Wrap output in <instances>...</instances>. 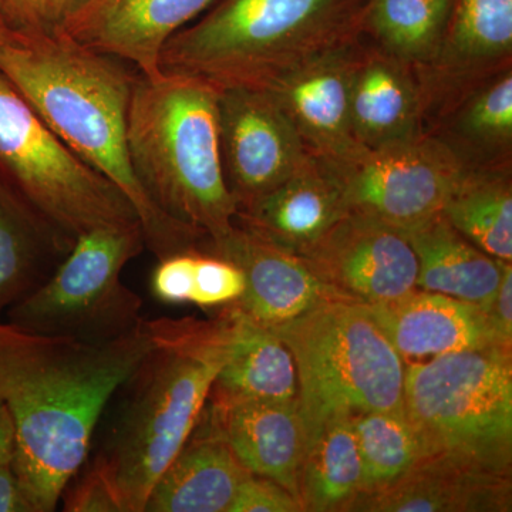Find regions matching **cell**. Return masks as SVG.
Returning a JSON list of instances; mask_svg holds the SVG:
<instances>
[{"label":"cell","instance_id":"f35d334b","mask_svg":"<svg viewBox=\"0 0 512 512\" xmlns=\"http://www.w3.org/2000/svg\"><path fill=\"white\" fill-rule=\"evenodd\" d=\"M18 33L13 32L12 29L9 28L8 23L5 22V19L0 15V46L9 45L13 40L16 39Z\"/></svg>","mask_w":512,"mask_h":512},{"label":"cell","instance_id":"7402d4cb","mask_svg":"<svg viewBox=\"0 0 512 512\" xmlns=\"http://www.w3.org/2000/svg\"><path fill=\"white\" fill-rule=\"evenodd\" d=\"M404 234L419 262L416 289L488 308L504 261L485 254L441 214Z\"/></svg>","mask_w":512,"mask_h":512},{"label":"cell","instance_id":"6da1fadb","mask_svg":"<svg viewBox=\"0 0 512 512\" xmlns=\"http://www.w3.org/2000/svg\"><path fill=\"white\" fill-rule=\"evenodd\" d=\"M151 345L141 325L92 345L0 320V400L15 426L13 467L32 512L59 507L64 487L89 460L107 406Z\"/></svg>","mask_w":512,"mask_h":512},{"label":"cell","instance_id":"8d00e7d4","mask_svg":"<svg viewBox=\"0 0 512 512\" xmlns=\"http://www.w3.org/2000/svg\"><path fill=\"white\" fill-rule=\"evenodd\" d=\"M0 512H32L13 467V458L0 464Z\"/></svg>","mask_w":512,"mask_h":512},{"label":"cell","instance_id":"603a6c76","mask_svg":"<svg viewBox=\"0 0 512 512\" xmlns=\"http://www.w3.org/2000/svg\"><path fill=\"white\" fill-rule=\"evenodd\" d=\"M416 90L399 64L384 57L357 60L350 92V120L357 143L375 150L416 134Z\"/></svg>","mask_w":512,"mask_h":512},{"label":"cell","instance_id":"d6a6232c","mask_svg":"<svg viewBox=\"0 0 512 512\" xmlns=\"http://www.w3.org/2000/svg\"><path fill=\"white\" fill-rule=\"evenodd\" d=\"M197 251V248L187 249L158 259L150 282L151 293L158 302L164 305L190 303Z\"/></svg>","mask_w":512,"mask_h":512},{"label":"cell","instance_id":"e575fe53","mask_svg":"<svg viewBox=\"0 0 512 512\" xmlns=\"http://www.w3.org/2000/svg\"><path fill=\"white\" fill-rule=\"evenodd\" d=\"M301 503L282 485L249 474L235 495L228 512H301Z\"/></svg>","mask_w":512,"mask_h":512},{"label":"cell","instance_id":"44dd1931","mask_svg":"<svg viewBox=\"0 0 512 512\" xmlns=\"http://www.w3.org/2000/svg\"><path fill=\"white\" fill-rule=\"evenodd\" d=\"M220 316L225 322V359L208 402L296 399L295 360L284 340L229 306Z\"/></svg>","mask_w":512,"mask_h":512},{"label":"cell","instance_id":"7a4b0ae2","mask_svg":"<svg viewBox=\"0 0 512 512\" xmlns=\"http://www.w3.org/2000/svg\"><path fill=\"white\" fill-rule=\"evenodd\" d=\"M0 72L84 163L119 187L136 208L146 247L158 259L195 248L201 235L158 210L138 183L127 144L138 74L123 60L63 33L16 36L0 46Z\"/></svg>","mask_w":512,"mask_h":512},{"label":"cell","instance_id":"52a82bcc","mask_svg":"<svg viewBox=\"0 0 512 512\" xmlns=\"http://www.w3.org/2000/svg\"><path fill=\"white\" fill-rule=\"evenodd\" d=\"M404 414L421 457H453L511 473V348L487 346L406 362Z\"/></svg>","mask_w":512,"mask_h":512},{"label":"cell","instance_id":"1f68e13d","mask_svg":"<svg viewBox=\"0 0 512 512\" xmlns=\"http://www.w3.org/2000/svg\"><path fill=\"white\" fill-rule=\"evenodd\" d=\"M244 291L245 276L234 262L197 251L190 303L201 308L228 306L237 302Z\"/></svg>","mask_w":512,"mask_h":512},{"label":"cell","instance_id":"4dcf8cb0","mask_svg":"<svg viewBox=\"0 0 512 512\" xmlns=\"http://www.w3.org/2000/svg\"><path fill=\"white\" fill-rule=\"evenodd\" d=\"M87 0H0V15L13 32L57 35Z\"/></svg>","mask_w":512,"mask_h":512},{"label":"cell","instance_id":"484cf974","mask_svg":"<svg viewBox=\"0 0 512 512\" xmlns=\"http://www.w3.org/2000/svg\"><path fill=\"white\" fill-rule=\"evenodd\" d=\"M441 215L485 254L512 259V190L507 175L464 171Z\"/></svg>","mask_w":512,"mask_h":512},{"label":"cell","instance_id":"74e56055","mask_svg":"<svg viewBox=\"0 0 512 512\" xmlns=\"http://www.w3.org/2000/svg\"><path fill=\"white\" fill-rule=\"evenodd\" d=\"M15 453V426L6 404L0 400V464Z\"/></svg>","mask_w":512,"mask_h":512},{"label":"cell","instance_id":"f1b7e54d","mask_svg":"<svg viewBox=\"0 0 512 512\" xmlns=\"http://www.w3.org/2000/svg\"><path fill=\"white\" fill-rule=\"evenodd\" d=\"M447 52L458 63H480L510 55L512 0H453Z\"/></svg>","mask_w":512,"mask_h":512},{"label":"cell","instance_id":"ac0fdd59","mask_svg":"<svg viewBox=\"0 0 512 512\" xmlns=\"http://www.w3.org/2000/svg\"><path fill=\"white\" fill-rule=\"evenodd\" d=\"M338 177L311 156L284 183L237 214L238 225L302 256L346 214Z\"/></svg>","mask_w":512,"mask_h":512},{"label":"cell","instance_id":"d590c367","mask_svg":"<svg viewBox=\"0 0 512 512\" xmlns=\"http://www.w3.org/2000/svg\"><path fill=\"white\" fill-rule=\"evenodd\" d=\"M491 330L498 345L511 348L512 345V266L505 262L503 274L490 305L485 309Z\"/></svg>","mask_w":512,"mask_h":512},{"label":"cell","instance_id":"9a60e30c","mask_svg":"<svg viewBox=\"0 0 512 512\" xmlns=\"http://www.w3.org/2000/svg\"><path fill=\"white\" fill-rule=\"evenodd\" d=\"M217 0H87L59 33L158 77L165 43Z\"/></svg>","mask_w":512,"mask_h":512},{"label":"cell","instance_id":"83f0119b","mask_svg":"<svg viewBox=\"0 0 512 512\" xmlns=\"http://www.w3.org/2000/svg\"><path fill=\"white\" fill-rule=\"evenodd\" d=\"M453 0H369L365 22L403 59H421L439 45Z\"/></svg>","mask_w":512,"mask_h":512},{"label":"cell","instance_id":"9c48e42d","mask_svg":"<svg viewBox=\"0 0 512 512\" xmlns=\"http://www.w3.org/2000/svg\"><path fill=\"white\" fill-rule=\"evenodd\" d=\"M144 247L141 224L80 235L45 284L6 311V323L35 335L92 345L130 335L143 322V299L121 274Z\"/></svg>","mask_w":512,"mask_h":512},{"label":"cell","instance_id":"836d02e7","mask_svg":"<svg viewBox=\"0 0 512 512\" xmlns=\"http://www.w3.org/2000/svg\"><path fill=\"white\" fill-rule=\"evenodd\" d=\"M60 500L67 512H121L109 484L92 463L67 483Z\"/></svg>","mask_w":512,"mask_h":512},{"label":"cell","instance_id":"cb8c5ba5","mask_svg":"<svg viewBox=\"0 0 512 512\" xmlns=\"http://www.w3.org/2000/svg\"><path fill=\"white\" fill-rule=\"evenodd\" d=\"M73 244L0 188V320L45 284Z\"/></svg>","mask_w":512,"mask_h":512},{"label":"cell","instance_id":"30bf717a","mask_svg":"<svg viewBox=\"0 0 512 512\" xmlns=\"http://www.w3.org/2000/svg\"><path fill=\"white\" fill-rule=\"evenodd\" d=\"M328 165L338 177L346 210L403 232L441 214L466 171L446 144L419 136Z\"/></svg>","mask_w":512,"mask_h":512},{"label":"cell","instance_id":"277c9868","mask_svg":"<svg viewBox=\"0 0 512 512\" xmlns=\"http://www.w3.org/2000/svg\"><path fill=\"white\" fill-rule=\"evenodd\" d=\"M127 144L138 183L164 215L210 242L232 231L238 204L222 163L218 87L185 74L138 73Z\"/></svg>","mask_w":512,"mask_h":512},{"label":"cell","instance_id":"3957f363","mask_svg":"<svg viewBox=\"0 0 512 512\" xmlns=\"http://www.w3.org/2000/svg\"><path fill=\"white\" fill-rule=\"evenodd\" d=\"M151 349L120 387L92 464L121 512H144L154 484L197 426L225 359V322L143 319Z\"/></svg>","mask_w":512,"mask_h":512},{"label":"cell","instance_id":"5b68a950","mask_svg":"<svg viewBox=\"0 0 512 512\" xmlns=\"http://www.w3.org/2000/svg\"><path fill=\"white\" fill-rule=\"evenodd\" d=\"M369 0H217L175 33L161 73L185 74L218 89L259 87L303 57L348 42Z\"/></svg>","mask_w":512,"mask_h":512},{"label":"cell","instance_id":"4316f807","mask_svg":"<svg viewBox=\"0 0 512 512\" xmlns=\"http://www.w3.org/2000/svg\"><path fill=\"white\" fill-rule=\"evenodd\" d=\"M362 458L359 494L382 490L399 480L421 457L419 439L404 413L350 414Z\"/></svg>","mask_w":512,"mask_h":512},{"label":"cell","instance_id":"e0dca14e","mask_svg":"<svg viewBox=\"0 0 512 512\" xmlns=\"http://www.w3.org/2000/svg\"><path fill=\"white\" fill-rule=\"evenodd\" d=\"M208 403L212 424L249 473L275 481L299 501L306 433L298 397Z\"/></svg>","mask_w":512,"mask_h":512},{"label":"cell","instance_id":"ba28073f","mask_svg":"<svg viewBox=\"0 0 512 512\" xmlns=\"http://www.w3.org/2000/svg\"><path fill=\"white\" fill-rule=\"evenodd\" d=\"M0 188L73 242L93 229L140 224L124 192L77 157L2 72Z\"/></svg>","mask_w":512,"mask_h":512},{"label":"cell","instance_id":"8fae6325","mask_svg":"<svg viewBox=\"0 0 512 512\" xmlns=\"http://www.w3.org/2000/svg\"><path fill=\"white\" fill-rule=\"evenodd\" d=\"M220 127L225 178L238 212L313 156L282 107L259 87L220 89Z\"/></svg>","mask_w":512,"mask_h":512},{"label":"cell","instance_id":"ffe728a7","mask_svg":"<svg viewBox=\"0 0 512 512\" xmlns=\"http://www.w3.org/2000/svg\"><path fill=\"white\" fill-rule=\"evenodd\" d=\"M249 474L204 409L154 484L144 512H228Z\"/></svg>","mask_w":512,"mask_h":512},{"label":"cell","instance_id":"4fadbf2b","mask_svg":"<svg viewBox=\"0 0 512 512\" xmlns=\"http://www.w3.org/2000/svg\"><path fill=\"white\" fill-rule=\"evenodd\" d=\"M356 62L348 42L338 43L303 57L259 86L291 119L309 153L330 165L348 163L365 151L350 120Z\"/></svg>","mask_w":512,"mask_h":512},{"label":"cell","instance_id":"f546056e","mask_svg":"<svg viewBox=\"0 0 512 512\" xmlns=\"http://www.w3.org/2000/svg\"><path fill=\"white\" fill-rule=\"evenodd\" d=\"M463 130L474 140L510 143L512 137V76L504 74L471 101Z\"/></svg>","mask_w":512,"mask_h":512},{"label":"cell","instance_id":"7c38bea8","mask_svg":"<svg viewBox=\"0 0 512 512\" xmlns=\"http://www.w3.org/2000/svg\"><path fill=\"white\" fill-rule=\"evenodd\" d=\"M342 301L372 306L416 289L419 262L402 229L348 211L302 255Z\"/></svg>","mask_w":512,"mask_h":512},{"label":"cell","instance_id":"8992f818","mask_svg":"<svg viewBox=\"0 0 512 512\" xmlns=\"http://www.w3.org/2000/svg\"><path fill=\"white\" fill-rule=\"evenodd\" d=\"M295 360L306 448L340 413H404L406 362L367 306L333 301L271 329Z\"/></svg>","mask_w":512,"mask_h":512},{"label":"cell","instance_id":"5bb4252c","mask_svg":"<svg viewBox=\"0 0 512 512\" xmlns=\"http://www.w3.org/2000/svg\"><path fill=\"white\" fill-rule=\"evenodd\" d=\"M210 254L241 269L245 291L228 306L256 325L276 328L323 303L342 301L302 256L276 247L241 225L212 241Z\"/></svg>","mask_w":512,"mask_h":512},{"label":"cell","instance_id":"d4e9b609","mask_svg":"<svg viewBox=\"0 0 512 512\" xmlns=\"http://www.w3.org/2000/svg\"><path fill=\"white\" fill-rule=\"evenodd\" d=\"M362 480V458L350 414H336L306 448L299 470L303 511H345L359 494Z\"/></svg>","mask_w":512,"mask_h":512},{"label":"cell","instance_id":"2e32d148","mask_svg":"<svg viewBox=\"0 0 512 512\" xmlns=\"http://www.w3.org/2000/svg\"><path fill=\"white\" fill-rule=\"evenodd\" d=\"M511 473L447 456H424L399 480L357 494L345 511H511Z\"/></svg>","mask_w":512,"mask_h":512},{"label":"cell","instance_id":"d6986e66","mask_svg":"<svg viewBox=\"0 0 512 512\" xmlns=\"http://www.w3.org/2000/svg\"><path fill=\"white\" fill-rule=\"evenodd\" d=\"M404 362L498 345L484 309L443 293L414 291L367 306Z\"/></svg>","mask_w":512,"mask_h":512}]
</instances>
